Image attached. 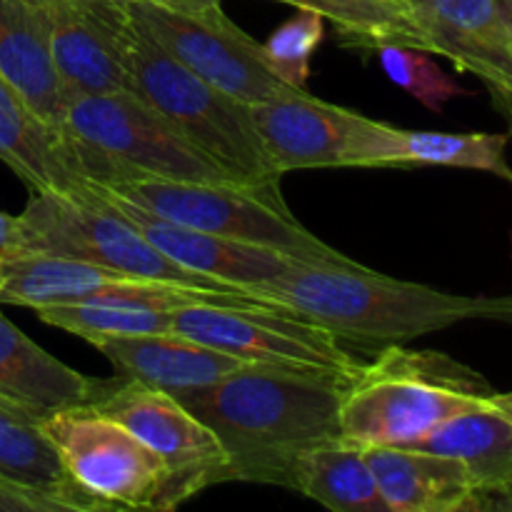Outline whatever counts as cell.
Masks as SVG:
<instances>
[{"mask_svg":"<svg viewBox=\"0 0 512 512\" xmlns=\"http://www.w3.org/2000/svg\"><path fill=\"white\" fill-rule=\"evenodd\" d=\"M0 512H75L68 498L0 473Z\"/></svg>","mask_w":512,"mask_h":512,"instance_id":"f546056e","label":"cell"},{"mask_svg":"<svg viewBox=\"0 0 512 512\" xmlns=\"http://www.w3.org/2000/svg\"><path fill=\"white\" fill-rule=\"evenodd\" d=\"M498 10H500V18H503L505 30H508V40L512 45V0H498Z\"/></svg>","mask_w":512,"mask_h":512,"instance_id":"836d02e7","label":"cell"},{"mask_svg":"<svg viewBox=\"0 0 512 512\" xmlns=\"http://www.w3.org/2000/svg\"><path fill=\"white\" fill-rule=\"evenodd\" d=\"M85 185L103 200H108L120 215H125L165 258L178 263L180 268L190 270V273L205 275V278L233 285V288L250 290L255 285L268 283V280L290 273L293 268L308 265L303 260L293 258V255L280 253V250H270L263 248V245L243 243V240L185 228V225L160 218V215L150 213V210L140 208V205L128 203L125 198L115 195L113 190H105L100 185L90 183Z\"/></svg>","mask_w":512,"mask_h":512,"instance_id":"2e32d148","label":"cell"},{"mask_svg":"<svg viewBox=\"0 0 512 512\" xmlns=\"http://www.w3.org/2000/svg\"><path fill=\"white\" fill-rule=\"evenodd\" d=\"M410 448L450 455L465 463L488 505L512 488V423L493 403L445 420Z\"/></svg>","mask_w":512,"mask_h":512,"instance_id":"7402d4cb","label":"cell"},{"mask_svg":"<svg viewBox=\"0 0 512 512\" xmlns=\"http://www.w3.org/2000/svg\"><path fill=\"white\" fill-rule=\"evenodd\" d=\"M0 473L48 488L70 500L75 512H100L65 475L58 450L45 435L38 415L0 398Z\"/></svg>","mask_w":512,"mask_h":512,"instance_id":"484cf974","label":"cell"},{"mask_svg":"<svg viewBox=\"0 0 512 512\" xmlns=\"http://www.w3.org/2000/svg\"><path fill=\"white\" fill-rule=\"evenodd\" d=\"M390 512H480L488 498L465 463L410 445L365 448Z\"/></svg>","mask_w":512,"mask_h":512,"instance_id":"e0dca14e","label":"cell"},{"mask_svg":"<svg viewBox=\"0 0 512 512\" xmlns=\"http://www.w3.org/2000/svg\"><path fill=\"white\" fill-rule=\"evenodd\" d=\"M490 403H493V408L500 410V413H503L505 418L512 423V390L510 393H495L493 390V395H490Z\"/></svg>","mask_w":512,"mask_h":512,"instance_id":"d6a6232c","label":"cell"},{"mask_svg":"<svg viewBox=\"0 0 512 512\" xmlns=\"http://www.w3.org/2000/svg\"><path fill=\"white\" fill-rule=\"evenodd\" d=\"M270 163L280 175L310 168H378L388 123L333 105L305 88L250 105Z\"/></svg>","mask_w":512,"mask_h":512,"instance_id":"7c38bea8","label":"cell"},{"mask_svg":"<svg viewBox=\"0 0 512 512\" xmlns=\"http://www.w3.org/2000/svg\"><path fill=\"white\" fill-rule=\"evenodd\" d=\"M120 380L123 375L88 378L78 373L55 355L45 353L0 313V398L8 403L43 420L60 410L95 405Z\"/></svg>","mask_w":512,"mask_h":512,"instance_id":"ac0fdd59","label":"cell"},{"mask_svg":"<svg viewBox=\"0 0 512 512\" xmlns=\"http://www.w3.org/2000/svg\"><path fill=\"white\" fill-rule=\"evenodd\" d=\"M405 3H410V5H415V3H418V0H405Z\"/></svg>","mask_w":512,"mask_h":512,"instance_id":"d590c367","label":"cell"},{"mask_svg":"<svg viewBox=\"0 0 512 512\" xmlns=\"http://www.w3.org/2000/svg\"><path fill=\"white\" fill-rule=\"evenodd\" d=\"M508 505H512V488L508 493H503L500 498H495L493 503L488 505V510H508Z\"/></svg>","mask_w":512,"mask_h":512,"instance_id":"e575fe53","label":"cell"},{"mask_svg":"<svg viewBox=\"0 0 512 512\" xmlns=\"http://www.w3.org/2000/svg\"><path fill=\"white\" fill-rule=\"evenodd\" d=\"M415 13L428 33L430 53L485 85L512 140V45L498 0H418Z\"/></svg>","mask_w":512,"mask_h":512,"instance_id":"9a60e30c","label":"cell"},{"mask_svg":"<svg viewBox=\"0 0 512 512\" xmlns=\"http://www.w3.org/2000/svg\"><path fill=\"white\" fill-rule=\"evenodd\" d=\"M135 28L193 70L205 83L255 105L283 93L285 85L263 53V43L235 25L223 8L175 10L158 0H123Z\"/></svg>","mask_w":512,"mask_h":512,"instance_id":"30bf717a","label":"cell"},{"mask_svg":"<svg viewBox=\"0 0 512 512\" xmlns=\"http://www.w3.org/2000/svg\"><path fill=\"white\" fill-rule=\"evenodd\" d=\"M490 395L483 375L460 360L390 343L348 375L340 435L363 448L415 445L445 420L485 408Z\"/></svg>","mask_w":512,"mask_h":512,"instance_id":"3957f363","label":"cell"},{"mask_svg":"<svg viewBox=\"0 0 512 512\" xmlns=\"http://www.w3.org/2000/svg\"><path fill=\"white\" fill-rule=\"evenodd\" d=\"M90 408L118 420L165 463L160 510H175L205 488L230 483V460L218 435L178 398L123 378Z\"/></svg>","mask_w":512,"mask_h":512,"instance_id":"8fae6325","label":"cell"},{"mask_svg":"<svg viewBox=\"0 0 512 512\" xmlns=\"http://www.w3.org/2000/svg\"><path fill=\"white\" fill-rule=\"evenodd\" d=\"M325 38V20L318 13L300 10L270 33L263 53L273 73L290 88H305L310 60Z\"/></svg>","mask_w":512,"mask_h":512,"instance_id":"f1b7e54d","label":"cell"},{"mask_svg":"<svg viewBox=\"0 0 512 512\" xmlns=\"http://www.w3.org/2000/svg\"><path fill=\"white\" fill-rule=\"evenodd\" d=\"M93 185V183H90ZM128 203L140 205L165 220L280 250L308 265H340L355 268L353 258L310 233L283 200L278 185L243 183H195L168 178H125L100 185Z\"/></svg>","mask_w":512,"mask_h":512,"instance_id":"8992f818","label":"cell"},{"mask_svg":"<svg viewBox=\"0 0 512 512\" xmlns=\"http://www.w3.org/2000/svg\"><path fill=\"white\" fill-rule=\"evenodd\" d=\"M43 323L88 340L90 345L103 338H133V335L175 333L173 310L128 308V305L68 303L45 305L35 310Z\"/></svg>","mask_w":512,"mask_h":512,"instance_id":"4316f807","label":"cell"},{"mask_svg":"<svg viewBox=\"0 0 512 512\" xmlns=\"http://www.w3.org/2000/svg\"><path fill=\"white\" fill-rule=\"evenodd\" d=\"M173 330L245 363L353 373L363 360L320 325L270 308L198 303L173 310Z\"/></svg>","mask_w":512,"mask_h":512,"instance_id":"4fadbf2b","label":"cell"},{"mask_svg":"<svg viewBox=\"0 0 512 512\" xmlns=\"http://www.w3.org/2000/svg\"><path fill=\"white\" fill-rule=\"evenodd\" d=\"M0 75L60 128L65 95L50 58L48 25L38 0H0Z\"/></svg>","mask_w":512,"mask_h":512,"instance_id":"44dd1931","label":"cell"},{"mask_svg":"<svg viewBox=\"0 0 512 512\" xmlns=\"http://www.w3.org/2000/svg\"><path fill=\"white\" fill-rule=\"evenodd\" d=\"M293 8L310 10L333 23L340 45L375 50L405 45L430 53V40L420 25L415 5L405 0H278Z\"/></svg>","mask_w":512,"mask_h":512,"instance_id":"cb8c5ba5","label":"cell"},{"mask_svg":"<svg viewBox=\"0 0 512 512\" xmlns=\"http://www.w3.org/2000/svg\"><path fill=\"white\" fill-rule=\"evenodd\" d=\"M508 133H438V130H390L385 168H465L483 170L512 183V168L505 158Z\"/></svg>","mask_w":512,"mask_h":512,"instance_id":"d4e9b609","label":"cell"},{"mask_svg":"<svg viewBox=\"0 0 512 512\" xmlns=\"http://www.w3.org/2000/svg\"><path fill=\"white\" fill-rule=\"evenodd\" d=\"M70 483L103 510H160L168 470L125 425L95 408L40 420Z\"/></svg>","mask_w":512,"mask_h":512,"instance_id":"9c48e42d","label":"cell"},{"mask_svg":"<svg viewBox=\"0 0 512 512\" xmlns=\"http://www.w3.org/2000/svg\"><path fill=\"white\" fill-rule=\"evenodd\" d=\"M48 25L50 58L65 105L80 95L130 90L128 38L133 23L123 0H38Z\"/></svg>","mask_w":512,"mask_h":512,"instance_id":"5bb4252c","label":"cell"},{"mask_svg":"<svg viewBox=\"0 0 512 512\" xmlns=\"http://www.w3.org/2000/svg\"><path fill=\"white\" fill-rule=\"evenodd\" d=\"M0 273H3L0 305H20L30 310L68 303L128 305V308L153 310H180L188 305L215 303L275 310L263 298L240 288H198V285L168 283V280L140 278L103 265L43 253L5 255L0 260Z\"/></svg>","mask_w":512,"mask_h":512,"instance_id":"ba28073f","label":"cell"},{"mask_svg":"<svg viewBox=\"0 0 512 512\" xmlns=\"http://www.w3.org/2000/svg\"><path fill=\"white\" fill-rule=\"evenodd\" d=\"M293 490L335 512H390L365 448L343 435L315 445L300 458Z\"/></svg>","mask_w":512,"mask_h":512,"instance_id":"603a6c76","label":"cell"},{"mask_svg":"<svg viewBox=\"0 0 512 512\" xmlns=\"http://www.w3.org/2000/svg\"><path fill=\"white\" fill-rule=\"evenodd\" d=\"M0 288H3V273H0Z\"/></svg>","mask_w":512,"mask_h":512,"instance_id":"8d00e7d4","label":"cell"},{"mask_svg":"<svg viewBox=\"0 0 512 512\" xmlns=\"http://www.w3.org/2000/svg\"><path fill=\"white\" fill-rule=\"evenodd\" d=\"M378 53L388 78L433 113H440L445 103H450L453 98L468 95V90L458 85V80L450 78L425 50L385 45Z\"/></svg>","mask_w":512,"mask_h":512,"instance_id":"83f0119b","label":"cell"},{"mask_svg":"<svg viewBox=\"0 0 512 512\" xmlns=\"http://www.w3.org/2000/svg\"><path fill=\"white\" fill-rule=\"evenodd\" d=\"M93 348H98L113 363L118 375L163 390L178 400L195 390L210 388L220 383L225 375L248 365L235 355L215 350L180 333L103 338L95 340Z\"/></svg>","mask_w":512,"mask_h":512,"instance_id":"d6986e66","label":"cell"},{"mask_svg":"<svg viewBox=\"0 0 512 512\" xmlns=\"http://www.w3.org/2000/svg\"><path fill=\"white\" fill-rule=\"evenodd\" d=\"M15 223V243L8 255L43 253L103 265L140 278L198 288H233L205 275L190 273L165 258L125 215H120L88 185L83 195L30 193L23 213L15 215Z\"/></svg>","mask_w":512,"mask_h":512,"instance_id":"52a82bcc","label":"cell"},{"mask_svg":"<svg viewBox=\"0 0 512 512\" xmlns=\"http://www.w3.org/2000/svg\"><path fill=\"white\" fill-rule=\"evenodd\" d=\"M128 68L130 93L148 103L230 178L245 185L280 183L283 175L265 153L248 103L205 83L135 25L128 38Z\"/></svg>","mask_w":512,"mask_h":512,"instance_id":"5b68a950","label":"cell"},{"mask_svg":"<svg viewBox=\"0 0 512 512\" xmlns=\"http://www.w3.org/2000/svg\"><path fill=\"white\" fill-rule=\"evenodd\" d=\"M158 3L168 5V8H175V10H188V13L223 8V0H158Z\"/></svg>","mask_w":512,"mask_h":512,"instance_id":"1f68e13d","label":"cell"},{"mask_svg":"<svg viewBox=\"0 0 512 512\" xmlns=\"http://www.w3.org/2000/svg\"><path fill=\"white\" fill-rule=\"evenodd\" d=\"M248 293L345 343H405L468 320L512 325V295H455L365 265H300Z\"/></svg>","mask_w":512,"mask_h":512,"instance_id":"7a4b0ae2","label":"cell"},{"mask_svg":"<svg viewBox=\"0 0 512 512\" xmlns=\"http://www.w3.org/2000/svg\"><path fill=\"white\" fill-rule=\"evenodd\" d=\"M60 130L70 140L83 183L108 185L125 178L238 183L130 90L68 100Z\"/></svg>","mask_w":512,"mask_h":512,"instance_id":"277c9868","label":"cell"},{"mask_svg":"<svg viewBox=\"0 0 512 512\" xmlns=\"http://www.w3.org/2000/svg\"><path fill=\"white\" fill-rule=\"evenodd\" d=\"M0 160L23 180L30 193L83 195L65 133L40 118L33 105L0 75Z\"/></svg>","mask_w":512,"mask_h":512,"instance_id":"ffe728a7","label":"cell"},{"mask_svg":"<svg viewBox=\"0 0 512 512\" xmlns=\"http://www.w3.org/2000/svg\"><path fill=\"white\" fill-rule=\"evenodd\" d=\"M350 373L248 363L180 398L225 448L230 480L290 488L300 458L340 435Z\"/></svg>","mask_w":512,"mask_h":512,"instance_id":"6da1fadb","label":"cell"},{"mask_svg":"<svg viewBox=\"0 0 512 512\" xmlns=\"http://www.w3.org/2000/svg\"><path fill=\"white\" fill-rule=\"evenodd\" d=\"M15 228H18V223H15V215H8L0 210V260H3L5 255H8V250L13 248Z\"/></svg>","mask_w":512,"mask_h":512,"instance_id":"4dcf8cb0","label":"cell"}]
</instances>
